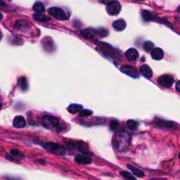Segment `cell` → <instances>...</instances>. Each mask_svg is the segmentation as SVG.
Segmentation results:
<instances>
[{
  "label": "cell",
  "mask_w": 180,
  "mask_h": 180,
  "mask_svg": "<svg viewBox=\"0 0 180 180\" xmlns=\"http://www.w3.org/2000/svg\"><path fill=\"white\" fill-rule=\"evenodd\" d=\"M125 57L127 58V60L130 61H135L139 57V52L135 49H129L125 53Z\"/></svg>",
  "instance_id": "9c48e42d"
},
{
  "label": "cell",
  "mask_w": 180,
  "mask_h": 180,
  "mask_svg": "<svg viewBox=\"0 0 180 180\" xmlns=\"http://www.w3.org/2000/svg\"><path fill=\"white\" fill-rule=\"evenodd\" d=\"M39 161H37L39 163H40V164H42V165H45L46 163H45V162H42V160H38Z\"/></svg>",
  "instance_id": "4dcf8cb0"
},
{
  "label": "cell",
  "mask_w": 180,
  "mask_h": 180,
  "mask_svg": "<svg viewBox=\"0 0 180 180\" xmlns=\"http://www.w3.org/2000/svg\"><path fill=\"white\" fill-rule=\"evenodd\" d=\"M155 125H156L158 127L162 129H170L173 127L174 126V124L172 123L162 120H159L158 121H157V122L155 123Z\"/></svg>",
  "instance_id": "9a60e30c"
},
{
  "label": "cell",
  "mask_w": 180,
  "mask_h": 180,
  "mask_svg": "<svg viewBox=\"0 0 180 180\" xmlns=\"http://www.w3.org/2000/svg\"><path fill=\"white\" fill-rule=\"evenodd\" d=\"M33 10L37 12V13H42V12H45V8L43 4L41 3L40 2H35V4L33 5Z\"/></svg>",
  "instance_id": "44dd1931"
},
{
  "label": "cell",
  "mask_w": 180,
  "mask_h": 180,
  "mask_svg": "<svg viewBox=\"0 0 180 180\" xmlns=\"http://www.w3.org/2000/svg\"><path fill=\"white\" fill-rule=\"evenodd\" d=\"M5 5H6L5 2H2V1H0V6H5Z\"/></svg>",
  "instance_id": "f546056e"
},
{
  "label": "cell",
  "mask_w": 180,
  "mask_h": 180,
  "mask_svg": "<svg viewBox=\"0 0 180 180\" xmlns=\"http://www.w3.org/2000/svg\"><path fill=\"white\" fill-rule=\"evenodd\" d=\"M151 180H156V179H151Z\"/></svg>",
  "instance_id": "d590c367"
},
{
  "label": "cell",
  "mask_w": 180,
  "mask_h": 180,
  "mask_svg": "<svg viewBox=\"0 0 180 180\" xmlns=\"http://www.w3.org/2000/svg\"><path fill=\"white\" fill-rule=\"evenodd\" d=\"M120 174L123 177V178L125 180H136V178L133 176L132 174H131L130 172H126V171H120Z\"/></svg>",
  "instance_id": "603a6c76"
},
{
  "label": "cell",
  "mask_w": 180,
  "mask_h": 180,
  "mask_svg": "<svg viewBox=\"0 0 180 180\" xmlns=\"http://www.w3.org/2000/svg\"><path fill=\"white\" fill-rule=\"evenodd\" d=\"M2 105L1 102H0V109H1V108H2Z\"/></svg>",
  "instance_id": "836d02e7"
},
{
  "label": "cell",
  "mask_w": 180,
  "mask_h": 180,
  "mask_svg": "<svg viewBox=\"0 0 180 180\" xmlns=\"http://www.w3.org/2000/svg\"><path fill=\"white\" fill-rule=\"evenodd\" d=\"M2 37H3V35H2V32L1 31H0V41L2 40Z\"/></svg>",
  "instance_id": "1f68e13d"
},
{
  "label": "cell",
  "mask_w": 180,
  "mask_h": 180,
  "mask_svg": "<svg viewBox=\"0 0 180 180\" xmlns=\"http://www.w3.org/2000/svg\"><path fill=\"white\" fill-rule=\"evenodd\" d=\"M42 123L44 127L47 129H53L57 127L59 123V120L57 118L52 115H45L42 119Z\"/></svg>",
  "instance_id": "3957f363"
},
{
  "label": "cell",
  "mask_w": 180,
  "mask_h": 180,
  "mask_svg": "<svg viewBox=\"0 0 180 180\" xmlns=\"http://www.w3.org/2000/svg\"><path fill=\"white\" fill-rule=\"evenodd\" d=\"M175 88H176L177 91L180 93V80L177 82L176 86H175Z\"/></svg>",
  "instance_id": "f1b7e54d"
},
{
  "label": "cell",
  "mask_w": 180,
  "mask_h": 180,
  "mask_svg": "<svg viewBox=\"0 0 180 180\" xmlns=\"http://www.w3.org/2000/svg\"><path fill=\"white\" fill-rule=\"evenodd\" d=\"M18 86L20 87V88L23 90V91H25L27 89H28V82H27V80L25 77H21V78H19L18 80Z\"/></svg>",
  "instance_id": "ffe728a7"
},
{
  "label": "cell",
  "mask_w": 180,
  "mask_h": 180,
  "mask_svg": "<svg viewBox=\"0 0 180 180\" xmlns=\"http://www.w3.org/2000/svg\"><path fill=\"white\" fill-rule=\"evenodd\" d=\"M113 27L118 31H122L126 28V22L123 19H118L113 23Z\"/></svg>",
  "instance_id": "5bb4252c"
},
{
  "label": "cell",
  "mask_w": 180,
  "mask_h": 180,
  "mask_svg": "<svg viewBox=\"0 0 180 180\" xmlns=\"http://www.w3.org/2000/svg\"><path fill=\"white\" fill-rule=\"evenodd\" d=\"M44 148L51 154L57 155H63L65 154V149L64 147L54 142L45 143L43 145Z\"/></svg>",
  "instance_id": "7a4b0ae2"
},
{
  "label": "cell",
  "mask_w": 180,
  "mask_h": 180,
  "mask_svg": "<svg viewBox=\"0 0 180 180\" xmlns=\"http://www.w3.org/2000/svg\"><path fill=\"white\" fill-rule=\"evenodd\" d=\"M131 136L126 131H118L113 138V145L117 151L124 152L130 144Z\"/></svg>",
  "instance_id": "6da1fadb"
},
{
  "label": "cell",
  "mask_w": 180,
  "mask_h": 180,
  "mask_svg": "<svg viewBox=\"0 0 180 180\" xmlns=\"http://www.w3.org/2000/svg\"><path fill=\"white\" fill-rule=\"evenodd\" d=\"M94 32V34H96L100 37H106L108 35V31H107L105 28H99L96 29V30H92Z\"/></svg>",
  "instance_id": "7402d4cb"
},
{
  "label": "cell",
  "mask_w": 180,
  "mask_h": 180,
  "mask_svg": "<svg viewBox=\"0 0 180 180\" xmlns=\"http://www.w3.org/2000/svg\"><path fill=\"white\" fill-rule=\"evenodd\" d=\"M80 34H81L82 37H84L86 39H92L94 37V33H93V30L92 32V30L90 29H84V30H82L80 32Z\"/></svg>",
  "instance_id": "ac0fdd59"
},
{
  "label": "cell",
  "mask_w": 180,
  "mask_h": 180,
  "mask_svg": "<svg viewBox=\"0 0 180 180\" xmlns=\"http://www.w3.org/2000/svg\"><path fill=\"white\" fill-rule=\"evenodd\" d=\"M179 158H180V154H179Z\"/></svg>",
  "instance_id": "e575fe53"
},
{
  "label": "cell",
  "mask_w": 180,
  "mask_h": 180,
  "mask_svg": "<svg viewBox=\"0 0 180 180\" xmlns=\"http://www.w3.org/2000/svg\"><path fill=\"white\" fill-rule=\"evenodd\" d=\"M75 160L77 163L82 164V165H87L90 164L92 161V158L87 155H77L76 157L75 158Z\"/></svg>",
  "instance_id": "30bf717a"
},
{
  "label": "cell",
  "mask_w": 180,
  "mask_h": 180,
  "mask_svg": "<svg viewBox=\"0 0 180 180\" xmlns=\"http://www.w3.org/2000/svg\"><path fill=\"white\" fill-rule=\"evenodd\" d=\"M121 10V5L118 2L111 1L108 2L106 6V11L109 15L116 16L120 13Z\"/></svg>",
  "instance_id": "5b68a950"
},
{
  "label": "cell",
  "mask_w": 180,
  "mask_h": 180,
  "mask_svg": "<svg viewBox=\"0 0 180 180\" xmlns=\"http://www.w3.org/2000/svg\"><path fill=\"white\" fill-rule=\"evenodd\" d=\"M143 49H144L146 52H151V51L154 49V44L150 41H147L143 44Z\"/></svg>",
  "instance_id": "d4e9b609"
},
{
  "label": "cell",
  "mask_w": 180,
  "mask_h": 180,
  "mask_svg": "<svg viewBox=\"0 0 180 180\" xmlns=\"http://www.w3.org/2000/svg\"><path fill=\"white\" fill-rule=\"evenodd\" d=\"M140 72L143 76L148 79L151 78L153 76V72L151 68L148 65H143L140 68Z\"/></svg>",
  "instance_id": "4fadbf2b"
},
{
  "label": "cell",
  "mask_w": 180,
  "mask_h": 180,
  "mask_svg": "<svg viewBox=\"0 0 180 180\" xmlns=\"http://www.w3.org/2000/svg\"><path fill=\"white\" fill-rule=\"evenodd\" d=\"M11 154L12 156L16 158H23L24 157L23 154L16 149H12L11 151Z\"/></svg>",
  "instance_id": "484cf974"
},
{
  "label": "cell",
  "mask_w": 180,
  "mask_h": 180,
  "mask_svg": "<svg viewBox=\"0 0 180 180\" xmlns=\"http://www.w3.org/2000/svg\"><path fill=\"white\" fill-rule=\"evenodd\" d=\"M151 55L153 59L154 60H161L164 57V52L162 49L160 48H154L151 52Z\"/></svg>",
  "instance_id": "8fae6325"
},
{
  "label": "cell",
  "mask_w": 180,
  "mask_h": 180,
  "mask_svg": "<svg viewBox=\"0 0 180 180\" xmlns=\"http://www.w3.org/2000/svg\"><path fill=\"white\" fill-rule=\"evenodd\" d=\"M121 71L129 76L133 77V78H137L139 77V73L137 70L130 65H123L121 67Z\"/></svg>",
  "instance_id": "ba28073f"
},
{
  "label": "cell",
  "mask_w": 180,
  "mask_h": 180,
  "mask_svg": "<svg viewBox=\"0 0 180 180\" xmlns=\"http://www.w3.org/2000/svg\"><path fill=\"white\" fill-rule=\"evenodd\" d=\"M118 120H113L111 121V123L110 124V127L112 130H115L117 129L118 126Z\"/></svg>",
  "instance_id": "83f0119b"
},
{
  "label": "cell",
  "mask_w": 180,
  "mask_h": 180,
  "mask_svg": "<svg viewBox=\"0 0 180 180\" xmlns=\"http://www.w3.org/2000/svg\"><path fill=\"white\" fill-rule=\"evenodd\" d=\"M142 15L143 20L145 21H158L160 23H164L165 25L167 24V23H169V22L164 20V19L158 18L157 16H155L154 14H153L152 12L147 10L142 11Z\"/></svg>",
  "instance_id": "8992f818"
},
{
  "label": "cell",
  "mask_w": 180,
  "mask_h": 180,
  "mask_svg": "<svg viewBox=\"0 0 180 180\" xmlns=\"http://www.w3.org/2000/svg\"><path fill=\"white\" fill-rule=\"evenodd\" d=\"M138 123L135 120H130L127 122V127L131 130H135L138 127Z\"/></svg>",
  "instance_id": "cb8c5ba5"
},
{
  "label": "cell",
  "mask_w": 180,
  "mask_h": 180,
  "mask_svg": "<svg viewBox=\"0 0 180 180\" xmlns=\"http://www.w3.org/2000/svg\"><path fill=\"white\" fill-rule=\"evenodd\" d=\"M2 18H3V16H2V13H0V21L2 20Z\"/></svg>",
  "instance_id": "d6a6232c"
},
{
  "label": "cell",
  "mask_w": 180,
  "mask_h": 180,
  "mask_svg": "<svg viewBox=\"0 0 180 180\" xmlns=\"http://www.w3.org/2000/svg\"><path fill=\"white\" fill-rule=\"evenodd\" d=\"M158 82L160 85L164 87H171L174 82L173 77L168 75H163L158 78Z\"/></svg>",
  "instance_id": "52a82bcc"
},
{
  "label": "cell",
  "mask_w": 180,
  "mask_h": 180,
  "mask_svg": "<svg viewBox=\"0 0 180 180\" xmlns=\"http://www.w3.org/2000/svg\"><path fill=\"white\" fill-rule=\"evenodd\" d=\"M92 115V111L89 110H83L79 113L80 117H89Z\"/></svg>",
  "instance_id": "4316f807"
},
{
  "label": "cell",
  "mask_w": 180,
  "mask_h": 180,
  "mask_svg": "<svg viewBox=\"0 0 180 180\" xmlns=\"http://www.w3.org/2000/svg\"><path fill=\"white\" fill-rule=\"evenodd\" d=\"M14 126L16 128H23L26 125V121L25 118L21 115L16 116L14 120Z\"/></svg>",
  "instance_id": "7c38bea8"
},
{
  "label": "cell",
  "mask_w": 180,
  "mask_h": 180,
  "mask_svg": "<svg viewBox=\"0 0 180 180\" xmlns=\"http://www.w3.org/2000/svg\"><path fill=\"white\" fill-rule=\"evenodd\" d=\"M33 18L34 19H35L36 21H40V22H45V23L50 21L49 17L45 16V15H42V14H34Z\"/></svg>",
  "instance_id": "d6986e66"
},
{
  "label": "cell",
  "mask_w": 180,
  "mask_h": 180,
  "mask_svg": "<svg viewBox=\"0 0 180 180\" xmlns=\"http://www.w3.org/2000/svg\"><path fill=\"white\" fill-rule=\"evenodd\" d=\"M127 166L129 169H130L131 171H132V173L136 175V176H137L139 177H142L144 176V173H143V172L142 171V170L137 168V167L132 166V165H131L130 164H127Z\"/></svg>",
  "instance_id": "e0dca14e"
},
{
  "label": "cell",
  "mask_w": 180,
  "mask_h": 180,
  "mask_svg": "<svg viewBox=\"0 0 180 180\" xmlns=\"http://www.w3.org/2000/svg\"><path fill=\"white\" fill-rule=\"evenodd\" d=\"M82 106L79 105V104H71L70 105L68 108V111L69 113L72 114H75L77 113H80L82 111Z\"/></svg>",
  "instance_id": "2e32d148"
},
{
  "label": "cell",
  "mask_w": 180,
  "mask_h": 180,
  "mask_svg": "<svg viewBox=\"0 0 180 180\" xmlns=\"http://www.w3.org/2000/svg\"><path fill=\"white\" fill-rule=\"evenodd\" d=\"M48 13L52 16L54 17L55 18L58 19V20L65 21L68 18L65 12L61 8H58V7H51L48 9Z\"/></svg>",
  "instance_id": "277c9868"
}]
</instances>
